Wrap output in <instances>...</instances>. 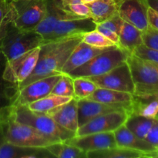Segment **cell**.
<instances>
[{
    "mask_svg": "<svg viewBox=\"0 0 158 158\" xmlns=\"http://www.w3.org/2000/svg\"><path fill=\"white\" fill-rule=\"evenodd\" d=\"M82 36L83 34H77L58 40L43 41L40 46V56L35 69L26 80L18 84L19 89L39 79L61 74L63 65L82 40Z\"/></svg>",
    "mask_w": 158,
    "mask_h": 158,
    "instance_id": "6da1fadb",
    "label": "cell"
},
{
    "mask_svg": "<svg viewBox=\"0 0 158 158\" xmlns=\"http://www.w3.org/2000/svg\"><path fill=\"white\" fill-rule=\"evenodd\" d=\"M6 117H10L16 121L29 125L59 142H64L76 136L75 133L59 125L49 115L31 110L27 105H12L5 116Z\"/></svg>",
    "mask_w": 158,
    "mask_h": 158,
    "instance_id": "7a4b0ae2",
    "label": "cell"
},
{
    "mask_svg": "<svg viewBox=\"0 0 158 158\" xmlns=\"http://www.w3.org/2000/svg\"><path fill=\"white\" fill-rule=\"evenodd\" d=\"M3 134L6 142L23 148H46L57 141L29 125L16 121L10 117L2 120Z\"/></svg>",
    "mask_w": 158,
    "mask_h": 158,
    "instance_id": "3957f363",
    "label": "cell"
},
{
    "mask_svg": "<svg viewBox=\"0 0 158 158\" xmlns=\"http://www.w3.org/2000/svg\"><path fill=\"white\" fill-rule=\"evenodd\" d=\"M43 38L34 30H21L12 23L0 40V52L7 60H12L40 46Z\"/></svg>",
    "mask_w": 158,
    "mask_h": 158,
    "instance_id": "277c9868",
    "label": "cell"
},
{
    "mask_svg": "<svg viewBox=\"0 0 158 158\" xmlns=\"http://www.w3.org/2000/svg\"><path fill=\"white\" fill-rule=\"evenodd\" d=\"M135 84L134 96H158V66L133 53L127 60Z\"/></svg>",
    "mask_w": 158,
    "mask_h": 158,
    "instance_id": "5b68a950",
    "label": "cell"
},
{
    "mask_svg": "<svg viewBox=\"0 0 158 158\" xmlns=\"http://www.w3.org/2000/svg\"><path fill=\"white\" fill-rule=\"evenodd\" d=\"M130 52L116 46L93 57L90 60L69 73L75 77H92L102 75L127 61Z\"/></svg>",
    "mask_w": 158,
    "mask_h": 158,
    "instance_id": "8992f818",
    "label": "cell"
},
{
    "mask_svg": "<svg viewBox=\"0 0 158 158\" xmlns=\"http://www.w3.org/2000/svg\"><path fill=\"white\" fill-rule=\"evenodd\" d=\"M16 11L14 25L21 30H34L46 13V0H17L12 2Z\"/></svg>",
    "mask_w": 158,
    "mask_h": 158,
    "instance_id": "52a82bcc",
    "label": "cell"
},
{
    "mask_svg": "<svg viewBox=\"0 0 158 158\" xmlns=\"http://www.w3.org/2000/svg\"><path fill=\"white\" fill-rule=\"evenodd\" d=\"M88 78L99 88L127 92L132 94L135 90V84L127 61L106 73Z\"/></svg>",
    "mask_w": 158,
    "mask_h": 158,
    "instance_id": "ba28073f",
    "label": "cell"
},
{
    "mask_svg": "<svg viewBox=\"0 0 158 158\" xmlns=\"http://www.w3.org/2000/svg\"><path fill=\"white\" fill-rule=\"evenodd\" d=\"M40 47L31 49L12 60H7L5 66L3 77L12 83H23L35 69L40 56Z\"/></svg>",
    "mask_w": 158,
    "mask_h": 158,
    "instance_id": "9c48e42d",
    "label": "cell"
},
{
    "mask_svg": "<svg viewBox=\"0 0 158 158\" xmlns=\"http://www.w3.org/2000/svg\"><path fill=\"white\" fill-rule=\"evenodd\" d=\"M130 114H131L127 111H114L98 116L80 127L76 136L94 133L114 132L121 125L124 124Z\"/></svg>",
    "mask_w": 158,
    "mask_h": 158,
    "instance_id": "30bf717a",
    "label": "cell"
},
{
    "mask_svg": "<svg viewBox=\"0 0 158 158\" xmlns=\"http://www.w3.org/2000/svg\"><path fill=\"white\" fill-rule=\"evenodd\" d=\"M118 15L124 22L144 32L149 27L148 9L145 0H116Z\"/></svg>",
    "mask_w": 158,
    "mask_h": 158,
    "instance_id": "8fae6325",
    "label": "cell"
},
{
    "mask_svg": "<svg viewBox=\"0 0 158 158\" xmlns=\"http://www.w3.org/2000/svg\"><path fill=\"white\" fill-rule=\"evenodd\" d=\"M60 75L57 74L39 79L20 88L13 105H28L49 95Z\"/></svg>",
    "mask_w": 158,
    "mask_h": 158,
    "instance_id": "7c38bea8",
    "label": "cell"
},
{
    "mask_svg": "<svg viewBox=\"0 0 158 158\" xmlns=\"http://www.w3.org/2000/svg\"><path fill=\"white\" fill-rule=\"evenodd\" d=\"M82 19L64 8L62 0H46V13L34 31L46 40L60 20Z\"/></svg>",
    "mask_w": 158,
    "mask_h": 158,
    "instance_id": "4fadbf2b",
    "label": "cell"
},
{
    "mask_svg": "<svg viewBox=\"0 0 158 158\" xmlns=\"http://www.w3.org/2000/svg\"><path fill=\"white\" fill-rule=\"evenodd\" d=\"M78 124L83 126L92 119L114 111H127L132 114V106L126 105L107 104L85 98L78 100Z\"/></svg>",
    "mask_w": 158,
    "mask_h": 158,
    "instance_id": "5bb4252c",
    "label": "cell"
},
{
    "mask_svg": "<svg viewBox=\"0 0 158 158\" xmlns=\"http://www.w3.org/2000/svg\"><path fill=\"white\" fill-rule=\"evenodd\" d=\"M64 142L80 148L86 154L89 151L117 146L114 132L94 133L86 135L75 136Z\"/></svg>",
    "mask_w": 158,
    "mask_h": 158,
    "instance_id": "9a60e30c",
    "label": "cell"
},
{
    "mask_svg": "<svg viewBox=\"0 0 158 158\" xmlns=\"http://www.w3.org/2000/svg\"><path fill=\"white\" fill-rule=\"evenodd\" d=\"M96 28L97 24L91 18L60 20L56 23L53 31L43 41L58 40L77 34H83L94 30Z\"/></svg>",
    "mask_w": 158,
    "mask_h": 158,
    "instance_id": "2e32d148",
    "label": "cell"
},
{
    "mask_svg": "<svg viewBox=\"0 0 158 158\" xmlns=\"http://www.w3.org/2000/svg\"><path fill=\"white\" fill-rule=\"evenodd\" d=\"M77 103L78 100L73 97L67 103L46 114L63 128L77 134L79 128Z\"/></svg>",
    "mask_w": 158,
    "mask_h": 158,
    "instance_id": "e0dca14e",
    "label": "cell"
},
{
    "mask_svg": "<svg viewBox=\"0 0 158 158\" xmlns=\"http://www.w3.org/2000/svg\"><path fill=\"white\" fill-rule=\"evenodd\" d=\"M111 49V48H110ZM109 49H99L81 41L77 45L62 68V73L69 74L79 66H82L93 57Z\"/></svg>",
    "mask_w": 158,
    "mask_h": 158,
    "instance_id": "ac0fdd59",
    "label": "cell"
},
{
    "mask_svg": "<svg viewBox=\"0 0 158 158\" xmlns=\"http://www.w3.org/2000/svg\"><path fill=\"white\" fill-rule=\"evenodd\" d=\"M7 60L0 52V120L14 104L19 91L17 83L6 80L3 77Z\"/></svg>",
    "mask_w": 158,
    "mask_h": 158,
    "instance_id": "d6986e66",
    "label": "cell"
},
{
    "mask_svg": "<svg viewBox=\"0 0 158 158\" xmlns=\"http://www.w3.org/2000/svg\"><path fill=\"white\" fill-rule=\"evenodd\" d=\"M114 133L117 145L118 147L136 150L144 154H148L157 150L144 139L140 138L133 134L124 124L117 128L114 131Z\"/></svg>",
    "mask_w": 158,
    "mask_h": 158,
    "instance_id": "ffe728a7",
    "label": "cell"
},
{
    "mask_svg": "<svg viewBox=\"0 0 158 158\" xmlns=\"http://www.w3.org/2000/svg\"><path fill=\"white\" fill-rule=\"evenodd\" d=\"M53 157L46 148H23L5 142L0 147V158Z\"/></svg>",
    "mask_w": 158,
    "mask_h": 158,
    "instance_id": "44dd1931",
    "label": "cell"
},
{
    "mask_svg": "<svg viewBox=\"0 0 158 158\" xmlns=\"http://www.w3.org/2000/svg\"><path fill=\"white\" fill-rule=\"evenodd\" d=\"M87 99L107 104L126 105L132 106L134 94L98 87L89 97H87Z\"/></svg>",
    "mask_w": 158,
    "mask_h": 158,
    "instance_id": "7402d4cb",
    "label": "cell"
},
{
    "mask_svg": "<svg viewBox=\"0 0 158 158\" xmlns=\"http://www.w3.org/2000/svg\"><path fill=\"white\" fill-rule=\"evenodd\" d=\"M143 44L142 32L137 28L123 21L119 34V47L132 53L137 46Z\"/></svg>",
    "mask_w": 158,
    "mask_h": 158,
    "instance_id": "603a6c76",
    "label": "cell"
},
{
    "mask_svg": "<svg viewBox=\"0 0 158 158\" xmlns=\"http://www.w3.org/2000/svg\"><path fill=\"white\" fill-rule=\"evenodd\" d=\"M91 19L96 24H100L118 14L116 0H96L88 5Z\"/></svg>",
    "mask_w": 158,
    "mask_h": 158,
    "instance_id": "cb8c5ba5",
    "label": "cell"
},
{
    "mask_svg": "<svg viewBox=\"0 0 158 158\" xmlns=\"http://www.w3.org/2000/svg\"><path fill=\"white\" fill-rule=\"evenodd\" d=\"M144 153L116 146L86 153V158H143Z\"/></svg>",
    "mask_w": 158,
    "mask_h": 158,
    "instance_id": "d4e9b609",
    "label": "cell"
},
{
    "mask_svg": "<svg viewBox=\"0 0 158 158\" xmlns=\"http://www.w3.org/2000/svg\"><path fill=\"white\" fill-rule=\"evenodd\" d=\"M132 114L156 118L158 114V96L137 97L134 95Z\"/></svg>",
    "mask_w": 158,
    "mask_h": 158,
    "instance_id": "484cf974",
    "label": "cell"
},
{
    "mask_svg": "<svg viewBox=\"0 0 158 158\" xmlns=\"http://www.w3.org/2000/svg\"><path fill=\"white\" fill-rule=\"evenodd\" d=\"M155 119L131 114L125 121L124 125L136 136L140 138L145 139L147 134L152 127Z\"/></svg>",
    "mask_w": 158,
    "mask_h": 158,
    "instance_id": "4316f807",
    "label": "cell"
},
{
    "mask_svg": "<svg viewBox=\"0 0 158 158\" xmlns=\"http://www.w3.org/2000/svg\"><path fill=\"white\" fill-rule=\"evenodd\" d=\"M73 97H60V96L49 94L40 100L29 103L27 106L31 110L46 114V113L56 108L57 106L67 103Z\"/></svg>",
    "mask_w": 158,
    "mask_h": 158,
    "instance_id": "83f0119b",
    "label": "cell"
},
{
    "mask_svg": "<svg viewBox=\"0 0 158 158\" xmlns=\"http://www.w3.org/2000/svg\"><path fill=\"white\" fill-rule=\"evenodd\" d=\"M46 149L58 158H86V154L80 148L66 142H56L46 147Z\"/></svg>",
    "mask_w": 158,
    "mask_h": 158,
    "instance_id": "f1b7e54d",
    "label": "cell"
},
{
    "mask_svg": "<svg viewBox=\"0 0 158 158\" xmlns=\"http://www.w3.org/2000/svg\"><path fill=\"white\" fill-rule=\"evenodd\" d=\"M16 11L11 1L0 0V40L9 26L15 21Z\"/></svg>",
    "mask_w": 158,
    "mask_h": 158,
    "instance_id": "f546056e",
    "label": "cell"
},
{
    "mask_svg": "<svg viewBox=\"0 0 158 158\" xmlns=\"http://www.w3.org/2000/svg\"><path fill=\"white\" fill-rule=\"evenodd\" d=\"M73 79L74 98L77 100L87 98L98 88L92 80L86 77H75Z\"/></svg>",
    "mask_w": 158,
    "mask_h": 158,
    "instance_id": "4dcf8cb0",
    "label": "cell"
},
{
    "mask_svg": "<svg viewBox=\"0 0 158 158\" xmlns=\"http://www.w3.org/2000/svg\"><path fill=\"white\" fill-rule=\"evenodd\" d=\"M82 41L89 46L99 49H110L117 46L115 43L102 35L97 29L83 33Z\"/></svg>",
    "mask_w": 158,
    "mask_h": 158,
    "instance_id": "1f68e13d",
    "label": "cell"
},
{
    "mask_svg": "<svg viewBox=\"0 0 158 158\" xmlns=\"http://www.w3.org/2000/svg\"><path fill=\"white\" fill-rule=\"evenodd\" d=\"M50 94L60 96V97H74L73 77H71L69 74L61 73L60 79L52 88Z\"/></svg>",
    "mask_w": 158,
    "mask_h": 158,
    "instance_id": "d6a6232c",
    "label": "cell"
},
{
    "mask_svg": "<svg viewBox=\"0 0 158 158\" xmlns=\"http://www.w3.org/2000/svg\"><path fill=\"white\" fill-rule=\"evenodd\" d=\"M134 55L143 59V60H148L151 63H154L158 66V51L155 49H151L147 47L143 44L137 46L134 52H132Z\"/></svg>",
    "mask_w": 158,
    "mask_h": 158,
    "instance_id": "836d02e7",
    "label": "cell"
},
{
    "mask_svg": "<svg viewBox=\"0 0 158 158\" xmlns=\"http://www.w3.org/2000/svg\"><path fill=\"white\" fill-rule=\"evenodd\" d=\"M142 40H143V44L147 47L158 51L157 29L149 26V27L144 32H142Z\"/></svg>",
    "mask_w": 158,
    "mask_h": 158,
    "instance_id": "e575fe53",
    "label": "cell"
},
{
    "mask_svg": "<svg viewBox=\"0 0 158 158\" xmlns=\"http://www.w3.org/2000/svg\"><path fill=\"white\" fill-rule=\"evenodd\" d=\"M68 11L80 18H91V12L89 6L83 2L70 5L66 8Z\"/></svg>",
    "mask_w": 158,
    "mask_h": 158,
    "instance_id": "d590c367",
    "label": "cell"
},
{
    "mask_svg": "<svg viewBox=\"0 0 158 158\" xmlns=\"http://www.w3.org/2000/svg\"><path fill=\"white\" fill-rule=\"evenodd\" d=\"M123 20L122 19L120 18V15L117 14V15L111 17L109 19L106 20V21L103 22V23L97 25H100V26L108 28V29H111V30L114 31V32H117L119 35L120 32V30H121L122 26H123Z\"/></svg>",
    "mask_w": 158,
    "mask_h": 158,
    "instance_id": "8d00e7d4",
    "label": "cell"
},
{
    "mask_svg": "<svg viewBox=\"0 0 158 158\" xmlns=\"http://www.w3.org/2000/svg\"><path fill=\"white\" fill-rule=\"evenodd\" d=\"M144 140L158 150V117L155 119L152 127L147 134Z\"/></svg>",
    "mask_w": 158,
    "mask_h": 158,
    "instance_id": "74e56055",
    "label": "cell"
},
{
    "mask_svg": "<svg viewBox=\"0 0 158 158\" xmlns=\"http://www.w3.org/2000/svg\"><path fill=\"white\" fill-rule=\"evenodd\" d=\"M96 29H97L98 32H100L102 35H103L105 37L109 39L110 41H112L113 43H115V44L119 47V35L117 32H114V31H112L111 29L104 27V26H100V25H97Z\"/></svg>",
    "mask_w": 158,
    "mask_h": 158,
    "instance_id": "f35d334b",
    "label": "cell"
},
{
    "mask_svg": "<svg viewBox=\"0 0 158 158\" xmlns=\"http://www.w3.org/2000/svg\"><path fill=\"white\" fill-rule=\"evenodd\" d=\"M148 17L149 26L158 30V12L151 8L148 9Z\"/></svg>",
    "mask_w": 158,
    "mask_h": 158,
    "instance_id": "ab89813d",
    "label": "cell"
},
{
    "mask_svg": "<svg viewBox=\"0 0 158 158\" xmlns=\"http://www.w3.org/2000/svg\"><path fill=\"white\" fill-rule=\"evenodd\" d=\"M148 7L158 12V0H145Z\"/></svg>",
    "mask_w": 158,
    "mask_h": 158,
    "instance_id": "60d3db41",
    "label": "cell"
},
{
    "mask_svg": "<svg viewBox=\"0 0 158 158\" xmlns=\"http://www.w3.org/2000/svg\"><path fill=\"white\" fill-rule=\"evenodd\" d=\"M82 2L81 0H62V3H63V6H64L65 9H66V8L68 7L70 5L76 4V3Z\"/></svg>",
    "mask_w": 158,
    "mask_h": 158,
    "instance_id": "b9f144b4",
    "label": "cell"
},
{
    "mask_svg": "<svg viewBox=\"0 0 158 158\" xmlns=\"http://www.w3.org/2000/svg\"><path fill=\"white\" fill-rule=\"evenodd\" d=\"M144 157H151V158H158V150L152 151V152L144 154Z\"/></svg>",
    "mask_w": 158,
    "mask_h": 158,
    "instance_id": "7bdbcfd3",
    "label": "cell"
},
{
    "mask_svg": "<svg viewBox=\"0 0 158 158\" xmlns=\"http://www.w3.org/2000/svg\"><path fill=\"white\" fill-rule=\"evenodd\" d=\"M5 142H6V140H5L4 134H3L2 126L1 123H0V147H1L2 144V143H4Z\"/></svg>",
    "mask_w": 158,
    "mask_h": 158,
    "instance_id": "ee69618b",
    "label": "cell"
},
{
    "mask_svg": "<svg viewBox=\"0 0 158 158\" xmlns=\"http://www.w3.org/2000/svg\"><path fill=\"white\" fill-rule=\"evenodd\" d=\"M96 0H81V2L83 3H85V4H91V3H93L94 2H95Z\"/></svg>",
    "mask_w": 158,
    "mask_h": 158,
    "instance_id": "f6af8a7d",
    "label": "cell"
},
{
    "mask_svg": "<svg viewBox=\"0 0 158 158\" xmlns=\"http://www.w3.org/2000/svg\"><path fill=\"white\" fill-rule=\"evenodd\" d=\"M8 1H11V2H14V1H17V0H8Z\"/></svg>",
    "mask_w": 158,
    "mask_h": 158,
    "instance_id": "bcb514c9",
    "label": "cell"
},
{
    "mask_svg": "<svg viewBox=\"0 0 158 158\" xmlns=\"http://www.w3.org/2000/svg\"><path fill=\"white\" fill-rule=\"evenodd\" d=\"M157 117H158V114H157V117H156V118H157Z\"/></svg>",
    "mask_w": 158,
    "mask_h": 158,
    "instance_id": "7dc6e473",
    "label": "cell"
}]
</instances>
